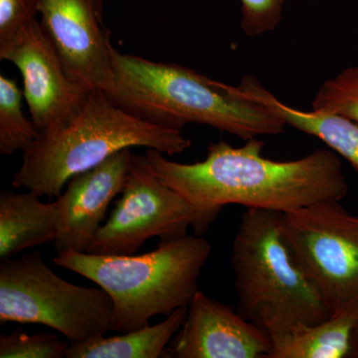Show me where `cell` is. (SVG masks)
<instances>
[{
	"label": "cell",
	"instance_id": "5",
	"mask_svg": "<svg viewBox=\"0 0 358 358\" xmlns=\"http://www.w3.org/2000/svg\"><path fill=\"white\" fill-rule=\"evenodd\" d=\"M212 251L201 236L160 242L143 255L59 254L53 262L90 280L113 301V331L124 334L150 326L157 315L188 307Z\"/></svg>",
	"mask_w": 358,
	"mask_h": 358
},
{
	"label": "cell",
	"instance_id": "20",
	"mask_svg": "<svg viewBox=\"0 0 358 358\" xmlns=\"http://www.w3.org/2000/svg\"><path fill=\"white\" fill-rule=\"evenodd\" d=\"M241 28L248 37L274 31L282 21L285 0H241Z\"/></svg>",
	"mask_w": 358,
	"mask_h": 358
},
{
	"label": "cell",
	"instance_id": "21",
	"mask_svg": "<svg viewBox=\"0 0 358 358\" xmlns=\"http://www.w3.org/2000/svg\"><path fill=\"white\" fill-rule=\"evenodd\" d=\"M37 14L36 0H0V46L37 20Z\"/></svg>",
	"mask_w": 358,
	"mask_h": 358
},
{
	"label": "cell",
	"instance_id": "6",
	"mask_svg": "<svg viewBox=\"0 0 358 358\" xmlns=\"http://www.w3.org/2000/svg\"><path fill=\"white\" fill-rule=\"evenodd\" d=\"M113 301L102 288L65 281L38 251L0 264V324H42L71 343H86L113 331Z\"/></svg>",
	"mask_w": 358,
	"mask_h": 358
},
{
	"label": "cell",
	"instance_id": "10",
	"mask_svg": "<svg viewBox=\"0 0 358 358\" xmlns=\"http://www.w3.org/2000/svg\"><path fill=\"white\" fill-rule=\"evenodd\" d=\"M40 24L78 83L110 91L114 80L110 33L103 0H36Z\"/></svg>",
	"mask_w": 358,
	"mask_h": 358
},
{
	"label": "cell",
	"instance_id": "18",
	"mask_svg": "<svg viewBox=\"0 0 358 358\" xmlns=\"http://www.w3.org/2000/svg\"><path fill=\"white\" fill-rule=\"evenodd\" d=\"M313 112L341 115L358 124V66L327 80L312 102Z\"/></svg>",
	"mask_w": 358,
	"mask_h": 358
},
{
	"label": "cell",
	"instance_id": "14",
	"mask_svg": "<svg viewBox=\"0 0 358 358\" xmlns=\"http://www.w3.org/2000/svg\"><path fill=\"white\" fill-rule=\"evenodd\" d=\"M238 88L281 117L287 126L324 141L348 160L358 173V124L341 115L303 112L282 103L253 75L245 76Z\"/></svg>",
	"mask_w": 358,
	"mask_h": 358
},
{
	"label": "cell",
	"instance_id": "12",
	"mask_svg": "<svg viewBox=\"0 0 358 358\" xmlns=\"http://www.w3.org/2000/svg\"><path fill=\"white\" fill-rule=\"evenodd\" d=\"M131 157V148H126L70 179L65 192L56 199L57 235L53 244L57 255L88 252L110 202L121 194Z\"/></svg>",
	"mask_w": 358,
	"mask_h": 358
},
{
	"label": "cell",
	"instance_id": "13",
	"mask_svg": "<svg viewBox=\"0 0 358 358\" xmlns=\"http://www.w3.org/2000/svg\"><path fill=\"white\" fill-rule=\"evenodd\" d=\"M57 202L44 203L33 192H0V259L53 243L57 235Z\"/></svg>",
	"mask_w": 358,
	"mask_h": 358
},
{
	"label": "cell",
	"instance_id": "3",
	"mask_svg": "<svg viewBox=\"0 0 358 358\" xmlns=\"http://www.w3.org/2000/svg\"><path fill=\"white\" fill-rule=\"evenodd\" d=\"M192 143L181 131L129 114L95 89L83 107L57 128L40 134L22 152L11 185L49 199H57L73 176L94 169L126 148H148L181 154Z\"/></svg>",
	"mask_w": 358,
	"mask_h": 358
},
{
	"label": "cell",
	"instance_id": "17",
	"mask_svg": "<svg viewBox=\"0 0 358 358\" xmlns=\"http://www.w3.org/2000/svg\"><path fill=\"white\" fill-rule=\"evenodd\" d=\"M24 92L15 80L0 75V152L11 155L25 150L39 138L33 121L22 110Z\"/></svg>",
	"mask_w": 358,
	"mask_h": 358
},
{
	"label": "cell",
	"instance_id": "22",
	"mask_svg": "<svg viewBox=\"0 0 358 358\" xmlns=\"http://www.w3.org/2000/svg\"><path fill=\"white\" fill-rule=\"evenodd\" d=\"M348 358H358V320L357 324L353 327L352 338H350V352Z\"/></svg>",
	"mask_w": 358,
	"mask_h": 358
},
{
	"label": "cell",
	"instance_id": "8",
	"mask_svg": "<svg viewBox=\"0 0 358 358\" xmlns=\"http://www.w3.org/2000/svg\"><path fill=\"white\" fill-rule=\"evenodd\" d=\"M121 194L87 253L134 255L150 238L171 241L189 227L201 236L213 222L152 173L143 155L131 157Z\"/></svg>",
	"mask_w": 358,
	"mask_h": 358
},
{
	"label": "cell",
	"instance_id": "4",
	"mask_svg": "<svg viewBox=\"0 0 358 358\" xmlns=\"http://www.w3.org/2000/svg\"><path fill=\"white\" fill-rule=\"evenodd\" d=\"M282 214L246 208L231 255L237 312L271 339L331 317L324 299L287 243Z\"/></svg>",
	"mask_w": 358,
	"mask_h": 358
},
{
	"label": "cell",
	"instance_id": "1",
	"mask_svg": "<svg viewBox=\"0 0 358 358\" xmlns=\"http://www.w3.org/2000/svg\"><path fill=\"white\" fill-rule=\"evenodd\" d=\"M264 145L257 138L239 148L220 141L210 143L206 159L194 164L173 162L152 148L143 157L152 173L212 221L229 204L289 213L341 201L348 194L334 152L317 150L300 159L278 162L264 157Z\"/></svg>",
	"mask_w": 358,
	"mask_h": 358
},
{
	"label": "cell",
	"instance_id": "15",
	"mask_svg": "<svg viewBox=\"0 0 358 358\" xmlns=\"http://www.w3.org/2000/svg\"><path fill=\"white\" fill-rule=\"evenodd\" d=\"M187 308H179L155 326L110 338H99L86 343H71L67 358H159L164 357L185 322Z\"/></svg>",
	"mask_w": 358,
	"mask_h": 358
},
{
	"label": "cell",
	"instance_id": "7",
	"mask_svg": "<svg viewBox=\"0 0 358 358\" xmlns=\"http://www.w3.org/2000/svg\"><path fill=\"white\" fill-rule=\"evenodd\" d=\"M282 232L331 317L358 313V221L341 201L282 214Z\"/></svg>",
	"mask_w": 358,
	"mask_h": 358
},
{
	"label": "cell",
	"instance_id": "23",
	"mask_svg": "<svg viewBox=\"0 0 358 358\" xmlns=\"http://www.w3.org/2000/svg\"><path fill=\"white\" fill-rule=\"evenodd\" d=\"M357 221H358V216H357Z\"/></svg>",
	"mask_w": 358,
	"mask_h": 358
},
{
	"label": "cell",
	"instance_id": "19",
	"mask_svg": "<svg viewBox=\"0 0 358 358\" xmlns=\"http://www.w3.org/2000/svg\"><path fill=\"white\" fill-rule=\"evenodd\" d=\"M69 345L58 338L57 334H28L20 329L0 336L1 358H63Z\"/></svg>",
	"mask_w": 358,
	"mask_h": 358
},
{
	"label": "cell",
	"instance_id": "9",
	"mask_svg": "<svg viewBox=\"0 0 358 358\" xmlns=\"http://www.w3.org/2000/svg\"><path fill=\"white\" fill-rule=\"evenodd\" d=\"M0 59L20 71L24 99L40 134L70 120L95 90L70 76L38 20L0 46Z\"/></svg>",
	"mask_w": 358,
	"mask_h": 358
},
{
	"label": "cell",
	"instance_id": "11",
	"mask_svg": "<svg viewBox=\"0 0 358 358\" xmlns=\"http://www.w3.org/2000/svg\"><path fill=\"white\" fill-rule=\"evenodd\" d=\"M268 334L237 310L197 292L164 357L268 358Z\"/></svg>",
	"mask_w": 358,
	"mask_h": 358
},
{
	"label": "cell",
	"instance_id": "16",
	"mask_svg": "<svg viewBox=\"0 0 358 358\" xmlns=\"http://www.w3.org/2000/svg\"><path fill=\"white\" fill-rule=\"evenodd\" d=\"M358 313L331 317L271 339L268 358H345Z\"/></svg>",
	"mask_w": 358,
	"mask_h": 358
},
{
	"label": "cell",
	"instance_id": "2",
	"mask_svg": "<svg viewBox=\"0 0 358 358\" xmlns=\"http://www.w3.org/2000/svg\"><path fill=\"white\" fill-rule=\"evenodd\" d=\"M114 80L107 95L129 114L181 131L206 124L244 141L275 136L286 122L238 87L190 68L113 52Z\"/></svg>",
	"mask_w": 358,
	"mask_h": 358
}]
</instances>
